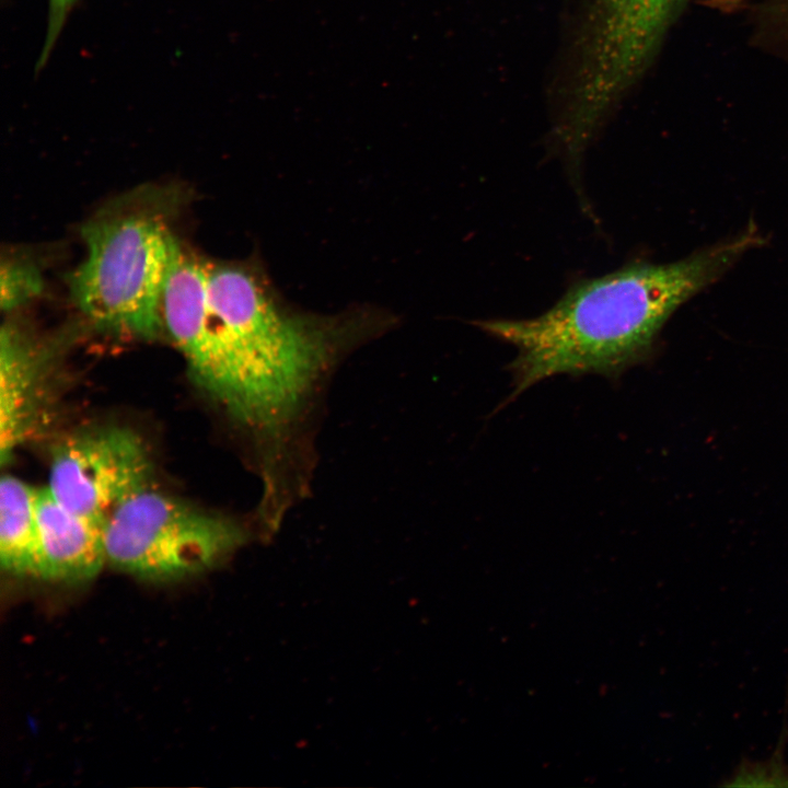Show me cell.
<instances>
[{"mask_svg":"<svg viewBox=\"0 0 788 788\" xmlns=\"http://www.w3.org/2000/svg\"><path fill=\"white\" fill-rule=\"evenodd\" d=\"M37 488L13 475L0 480V563L18 577L39 578Z\"/></svg>","mask_w":788,"mask_h":788,"instance_id":"cell-8","label":"cell"},{"mask_svg":"<svg viewBox=\"0 0 788 788\" xmlns=\"http://www.w3.org/2000/svg\"><path fill=\"white\" fill-rule=\"evenodd\" d=\"M151 474L142 439L129 429L105 427L61 441L46 488L67 508L104 522L118 503L149 485Z\"/></svg>","mask_w":788,"mask_h":788,"instance_id":"cell-4","label":"cell"},{"mask_svg":"<svg viewBox=\"0 0 788 788\" xmlns=\"http://www.w3.org/2000/svg\"><path fill=\"white\" fill-rule=\"evenodd\" d=\"M773 11L783 26V28L788 34V0H769Z\"/></svg>","mask_w":788,"mask_h":788,"instance_id":"cell-11","label":"cell"},{"mask_svg":"<svg viewBox=\"0 0 788 788\" xmlns=\"http://www.w3.org/2000/svg\"><path fill=\"white\" fill-rule=\"evenodd\" d=\"M246 540V531L235 521L193 508L150 485L124 499L104 521L106 563L155 582L210 569Z\"/></svg>","mask_w":788,"mask_h":788,"instance_id":"cell-3","label":"cell"},{"mask_svg":"<svg viewBox=\"0 0 788 788\" xmlns=\"http://www.w3.org/2000/svg\"><path fill=\"white\" fill-rule=\"evenodd\" d=\"M0 341V459L4 464L42 422L54 354L11 322L2 325Z\"/></svg>","mask_w":788,"mask_h":788,"instance_id":"cell-6","label":"cell"},{"mask_svg":"<svg viewBox=\"0 0 788 788\" xmlns=\"http://www.w3.org/2000/svg\"><path fill=\"white\" fill-rule=\"evenodd\" d=\"M80 0H48L46 36L36 65L39 72L47 63L62 30Z\"/></svg>","mask_w":788,"mask_h":788,"instance_id":"cell-10","label":"cell"},{"mask_svg":"<svg viewBox=\"0 0 788 788\" xmlns=\"http://www.w3.org/2000/svg\"><path fill=\"white\" fill-rule=\"evenodd\" d=\"M688 0H593L583 57L600 78L637 81Z\"/></svg>","mask_w":788,"mask_h":788,"instance_id":"cell-5","label":"cell"},{"mask_svg":"<svg viewBox=\"0 0 788 788\" xmlns=\"http://www.w3.org/2000/svg\"><path fill=\"white\" fill-rule=\"evenodd\" d=\"M81 235L86 255L69 280L79 311L107 332L158 337L174 240L162 219L148 210H116L88 221Z\"/></svg>","mask_w":788,"mask_h":788,"instance_id":"cell-2","label":"cell"},{"mask_svg":"<svg viewBox=\"0 0 788 788\" xmlns=\"http://www.w3.org/2000/svg\"><path fill=\"white\" fill-rule=\"evenodd\" d=\"M761 242L755 228L684 259L633 262L575 282L542 314L475 322L517 349L511 402L558 374L618 378L645 360L672 313Z\"/></svg>","mask_w":788,"mask_h":788,"instance_id":"cell-1","label":"cell"},{"mask_svg":"<svg viewBox=\"0 0 788 788\" xmlns=\"http://www.w3.org/2000/svg\"><path fill=\"white\" fill-rule=\"evenodd\" d=\"M43 289L38 270L30 263L8 259L1 266V309L11 312Z\"/></svg>","mask_w":788,"mask_h":788,"instance_id":"cell-9","label":"cell"},{"mask_svg":"<svg viewBox=\"0 0 788 788\" xmlns=\"http://www.w3.org/2000/svg\"><path fill=\"white\" fill-rule=\"evenodd\" d=\"M39 578L81 582L94 578L106 563L104 522L59 502L44 486L37 489Z\"/></svg>","mask_w":788,"mask_h":788,"instance_id":"cell-7","label":"cell"}]
</instances>
